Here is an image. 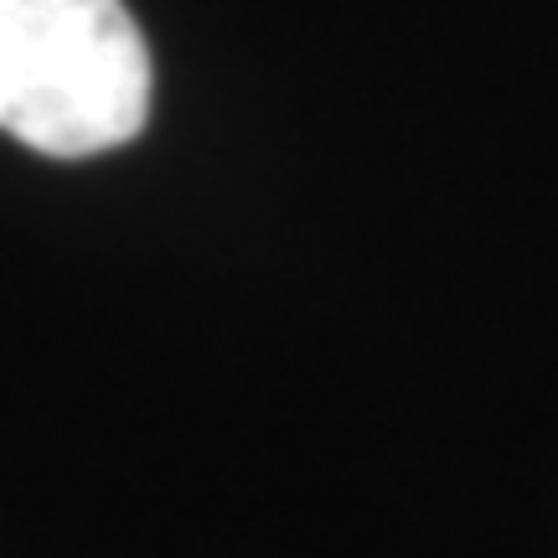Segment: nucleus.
Listing matches in <instances>:
<instances>
[{
    "label": "nucleus",
    "mask_w": 558,
    "mask_h": 558,
    "mask_svg": "<svg viewBox=\"0 0 558 558\" xmlns=\"http://www.w3.org/2000/svg\"><path fill=\"white\" fill-rule=\"evenodd\" d=\"M150 120V47L124 0H0V130L52 160L104 156Z\"/></svg>",
    "instance_id": "nucleus-1"
}]
</instances>
